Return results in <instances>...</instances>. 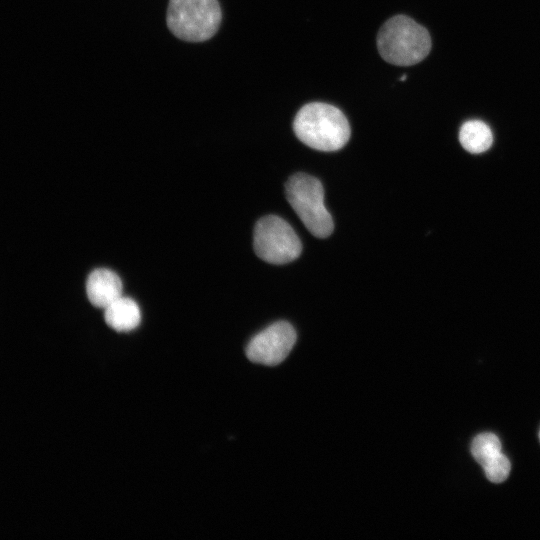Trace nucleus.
<instances>
[{
  "label": "nucleus",
  "instance_id": "nucleus-1",
  "mask_svg": "<svg viewBox=\"0 0 540 540\" xmlns=\"http://www.w3.org/2000/svg\"><path fill=\"white\" fill-rule=\"evenodd\" d=\"M293 129L305 145L325 152L341 149L350 138V126L342 111L321 102L304 105L295 116Z\"/></svg>",
  "mask_w": 540,
  "mask_h": 540
},
{
  "label": "nucleus",
  "instance_id": "nucleus-2",
  "mask_svg": "<svg viewBox=\"0 0 540 540\" xmlns=\"http://www.w3.org/2000/svg\"><path fill=\"white\" fill-rule=\"evenodd\" d=\"M381 57L388 63L410 66L422 61L431 50L428 31L405 15L387 20L377 36Z\"/></svg>",
  "mask_w": 540,
  "mask_h": 540
},
{
  "label": "nucleus",
  "instance_id": "nucleus-3",
  "mask_svg": "<svg viewBox=\"0 0 540 540\" xmlns=\"http://www.w3.org/2000/svg\"><path fill=\"white\" fill-rule=\"evenodd\" d=\"M166 20L177 38L202 42L217 32L221 9L217 0H169Z\"/></svg>",
  "mask_w": 540,
  "mask_h": 540
},
{
  "label": "nucleus",
  "instance_id": "nucleus-4",
  "mask_svg": "<svg viewBox=\"0 0 540 540\" xmlns=\"http://www.w3.org/2000/svg\"><path fill=\"white\" fill-rule=\"evenodd\" d=\"M286 197L308 231L318 237L333 232V220L324 204V189L313 176L297 173L285 185Z\"/></svg>",
  "mask_w": 540,
  "mask_h": 540
},
{
  "label": "nucleus",
  "instance_id": "nucleus-5",
  "mask_svg": "<svg viewBox=\"0 0 540 540\" xmlns=\"http://www.w3.org/2000/svg\"><path fill=\"white\" fill-rule=\"evenodd\" d=\"M253 246L256 255L270 264H286L297 259L301 241L284 219L268 215L259 219L254 228Z\"/></svg>",
  "mask_w": 540,
  "mask_h": 540
},
{
  "label": "nucleus",
  "instance_id": "nucleus-6",
  "mask_svg": "<svg viewBox=\"0 0 540 540\" xmlns=\"http://www.w3.org/2000/svg\"><path fill=\"white\" fill-rule=\"evenodd\" d=\"M297 339L293 326L278 321L257 333L246 346L247 358L258 364L275 366L283 362Z\"/></svg>",
  "mask_w": 540,
  "mask_h": 540
},
{
  "label": "nucleus",
  "instance_id": "nucleus-7",
  "mask_svg": "<svg viewBox=\"0 0 540 540\" xmlns=\"http://www.w3.org/2000/svg\"><path fill=\"white\" fill-rule=\"evenodd\" d=\"M122 281L112 270L97 268L93 270L86 281L87 297L92 305L105 309L122 294Z\"/></svg>",
  "mask_w": 540,
  "mask_h": 540
},
{
  "label": "nucleus",
  "instance_id": "nucleus-8",
  "mask_svg": "<svg viewBox=\"0 0 540 540\" xmlns=\"http://www.w3.org/2000/svg\"><path fill=\"white\" fill-rule=\"evenodd\" d=\"M106 324L118 332H129L141 321L138 304L131 298L121 296L104 309Z\"/></svg>",
  "mask_w": 540,
  "mask_h": 540
},
{
  "label": "nucleus",
  "instance_id": "nucleus-9",
  "mask_svg": "<svg viewBox=\"0 0 540 540\" xmlns=\"http://www.w3.org/2000/svg\"><path fill=\"white\" fill-rule=\"evenodd\" d=\"M459 141L468 152L479 154L490 148L493 135L490 127L483 121L469 120L460 128Z\"/></svg>",
  "mask_w": 540,
  "mask_h": 540
},
{
  "label": "nucleus",
  "instance_id": "nucleus-10",
  "mask_svg": "<svg viewBox=\"0 0 540 540\" xmlns=\"http://www.w3.org/2000/svg\"><path fill=\"white\" fill-rule=\"evenodd\" d=\"M471 453L483 468L492 464L503 455L499 438L490 432L481 433L473 439Z\"/></svg>",
  "mask_w": 540,
  "mask_h": 540
},
{
  "label": "nucleus",
  "instance_id": "nucleus-11",
  "mask_svg": "<svg viewBox=\"0 0 540 540\" xmlns=\"http://www.w3.org/2000/svg\"><path fill=\"white\" fill-rule=\"evenodd\" d=\"M400 80H406V75H402V77L400 78Z\"/></svg>",
  "mask_w": 540,
  "mask_h": 540
},
{
  "label": "nucleus",
  "instance_id": "nucleus-12",
  "mask_svg": "<svg viewBox=\"0 0 540 540\" xmlns=\"http://www.w3.org/2000/svg\"><path fill=\"white\" fill-rule=\"evenodd\" d=\"M539 439H540V432H539Z\"/></svg>",
  "mask_w": 540,
  "mask_h": 540
}]
</instances>
